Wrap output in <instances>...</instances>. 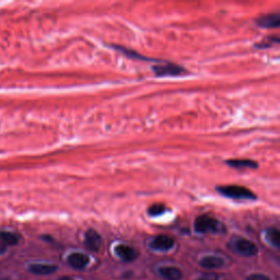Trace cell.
I'll use <instances>...</instances> for the list:
<instances>
[{"label":"cell","mask_w":280,"mask_h":280,"mask_svg":"<svg viewBox=\"0 0 280 280\" xmlns=\"http://www.w3.org/2000/svg\"><path fill=\"white\" fill-rule=\"evenodd\" d=\"M174 246V240L169 235H157L150 242V247L154 251L165 252Z\"/></svg>","instance_id":"cell-6"},{"label":"cell","mask_w":280,"mask_h":280,"mask_svg":"<svg viewBox=\"0 0 280 280\" xmlns=\"http://www.w3.org/2000/svg\"><path fill=\"white\" fill-rule=\"evenodd\" d=\"M115 48L119 49L122 51L123 54H125L126 56L128 57H131V58H139V59H147V58H144V57H142L141 55H139L137 54L136 51H134V50H129V49H126V48H124V47H119V46H115Z\"/></svg>","instance_id":"cell-18"},{"label":"cell","mask_w":280,"mask_h":280,"mask_svg":"<svg viewBox=\"0 0 280 280\" xmlns=\"http://www.w3.org/2000/svg\"><path fill=\"white\" fill-rule=\"evenodd\" d=\"M20 241V236L13 232L0 231V242L3 243L6 246L17 245Z\"/></svg>","instance_id":"cell-14"},{"label":"cell","mask_w":280,"mask_h":280,"mask_svg":"<svg viewBox=\"0 0 280 280\" xmlns=\"http://www.w3.org/2000/svg\"><path fill=\"white\" fill-rule=\"evenodd\" d=\"M246 280H271L267 275H264V274H251L250 276L246 278Z\"/></svg>","instance_id":"cell-19"},{"label":"cell","mask_w":280,"mask_h":280,"mask_svg":"<svg viewBox=\"0 0 280 280\" xmlns=\"http://www.w3.org/2000/svg\"><path fill=\"white\" fill-rule=\"evenodd\" d=\"M167 211V207L163 204H154L148 209V214L151 217H158L163 215Z\"/></svg>","instance_id":"cell-16"},{"label":"cell","mask_w":280,"mask_h":280,"mask_svg":"<svg viewBox=\"0 0 280 280\" xmlns=\"http://www.w3.org/2000/svg\"><path fill=\"white\" fill-rule=\"evenodd\" d=\"M89 262H90L89 256L80 252L71 253L70 255L67 257V263H68V265L71 268L76 269V271H82V269H85L88 266Z\"/></svg>","instance_id":"cell-5"},{"label":"cell","mask_w":280,"mask_h":280,"mask_svg":"<svg viewBox=\"0 0 280 280\" xmlns=\"http://www.w3.org/2000/svg\"><path fill=\"white\" fill-rule=\"evenodd\" d=\"M158 273L164 280H181L183 278V272L174 266H162L159 268Z\"/></svg>","instance_id":"cell-11"},{"label":"cell","mask_w":280,"mask_h":280,"mask_svg":"<svg viewBox=\"0 0 280 280\" xmlns=\"http://www.w3.org/2000/svg\"><path fill=\"white\" fill-rule=\"evenodd\" d=\"M154 74L159 77H169V76H179L181 74L185 72V69L183 67H181L176 64L172 63H164L158 64L152 67Z\"/></svg>","instance_id":"cell-4"},{"label":"cell","mask_w":280,"mask_h":280,"mask_svg":"<svg viewBox=\"0 0 280 280\" xmlns=\"http://www.w3.org/2000/svg\"><path fill=\"white\" fill-rule=\"evenodd\" d=\"M85 245L88 250L91 252H97L100 251L102 246V237L98 233L93 230L89 229L85 234Z\"/></svg>","instance_id":"cell-7"},{"label":"cell","mask_w":280,"mask_h":280,"mask_svg":"<svg viewBox=\"0 0 280 280\" xmlns=\"http://www.w3.org/2000/svg\"><path fill=\"white\" fill-rule=\"evenodd\" d=\"M258 27L265 29H277L280 25V15L278 13H268L257 19Z\"/></svg>","instance_id":"cell-9"},{"label":"cell","mask_w":280,"mask_h":280,"mask_svg":"<svg viewBox=\"0 0 280 280\" xmlns=\"http://www.w3.org/2000/svg\"><path fill=\"white\" fill-rule=\"evenodd\" d=\"M29 272L38 276H48L57 272V266L51 265V264H44V263H36L29 266Z\"/></svg>","instance_id":"cell-10"},{"label":"cell","mask_w":280,"mask_h":280,"mask_svg":"<svg viewBox=\"0 0 280 280\" xmlns=\"http://www.w3.org/2000/svg\"><path fill=\"white\" fill-rule=\"evenodd\" d=\"M199 264L201 267H204L206 269H217V268H221L225 265V261L224 258H221L219 256L207 255L201 258Z\"/></svg>","instance_id":"cell-12"},{"label":"cell","mask_w":280,"mask_h":280,"mask_svg":"<svg viewBox=\"0 0 280 280\" xmlns=\"http://www.w3.org/2000/svg\"><path fill=\"white\" fill-rule=\"evenodd\" d=\"M6 251H7V246L4 245L3 243L0 242V254H3Z\"/></svg>","instance_id":"cell-21"},{"label":"cell","mask_w":280,"mask_h":280,"mask_svg":"<svg viewBox=\"0 0 280 280\" xmlns=\"http://www.w3.org/2000/svg\"><path fill=\"white\" fill-rule=\"evenodd\" d=\"M267 241L275 247L280 246V232L277 228H269L266 231Z\"/></svg>","instance_id":"cell-15"},{"label":"cell","mask_w":280,"mask_h":280,"mask_svg":"<svg viewBox=\"0 0 280 280\" xmlns=\"http://www.w3.org/2000/svg\"><path fill=\"white\" fill-rule=\"evenodd\" d=\"M58 280H74V279L70 278V277H68V276H65V277H61V278H59Z\"/></svg>","instance_id":"cell-22"},{"label":"cell","mask_w":280,"mask_h":280,"mask_svg":"<svg viewBox=\"0 0 280 280\" xmlns=\"http://www.w3.org/2000/svg\"><path fill=\"white\" fill-rule=\"evenodd\" d=\"M114 253L124 262H133L138 257V252L133 246L127 244L116 245L114 248Z\"/></svg>","instance_id":"cell-8"},{"label":"cell","mask_w":280,"mask_h":280,"mask_svg":"<svg viewBox=\"0 0 280 280\" xmlns=\"http://www.w3.org/2000/svg\"><path fill=\"white\" fill-rule=\"evenodd\" d=\"M196 280H219V278H218V276L215 274H208V275H203V276H200Z\"/></svg>","instance_id":"cell-20"},{"label":"cell","mask_w":280,"mask_h":280,"mask_svg":"<svg viewBox=\"0 0 280 280\" xmlns=\"http://www.w3.org/2000/svg\"><path fill=\"white\" fill-rule=\"evenodd\" d=\"M228 165L234 169H257L258 164L250 159H232L226 162Z\"/></svg>","instance_id":"cell-13"},{"label":"cell","mask_w":280,"mask_h":280,"mask_svg":"<svg viewBox=\"0 0 280 280\" xmlns=\"http://www.w3.org/2000/svg\"><path fill=\"white\" fill-rule=\"evenodd\" d=\"M275 44H278L279 43V39L277 36H275V38H269L266 41H262V42H259L256 44V47L257 48H266V47H271V46Z\"/></svg>","instance_id":"cell-17"},{"label":"cell","mask_w":280,"mask_h":280,"mask_svg":"<svg viewBox=\"0 0 280 280\" xmlns=\"http://www.w3.org/2000/svg\"><path fill=\"white\" fill-rule=\"evenodd\" d=\"M231 246L237 254H240V255L245 257L255 256L258 253V247L255 243H253L252 241L247 240V238L244 237L234 238L231 243Z\"/></svg>","instance_id":"cell-3"},{"label":"cell","mask_w":280,"mask_h":280,"mask_svg":"<svg viewBox=\"0 0 280 280\" xmlns=\"http://www.w3.org/2000/svg\"><path fill=\"white\" fill-rule=\"evenodd\" d=\"M220 195L235 200H255L256 195L246 187L240 185H226L217 187Z\"/></svg>","instance_id":"cell-1"},{"label":"cell","mask_w":280,"mask_h":280,"mask_svg":"<svg viewBox=\"0 0 280 280\" xmlns=\"http://www.w3.org/2000/svg\"><path fill=\"white\" fill-rule=\"evenodd\" d=\"M221 224L216 218L209 215H201L196 218L194 222V229L197 233H218L221 230Z\"/></svg>","instance_id":"cell-2"}]
</instances>
